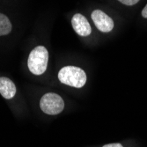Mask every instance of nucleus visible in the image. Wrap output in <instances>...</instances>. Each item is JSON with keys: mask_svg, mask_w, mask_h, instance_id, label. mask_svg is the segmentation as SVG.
Returning a JSON list of instances; mask_svg holds the SVG:
<instances>
[{"mask_svg": "<svg viewBox=\"0 0 147 147\" xmlns=\"http://www.w3.org/2000/svg\"><path fill=\"white\" fill-rule=\"evenodd\" d=\"M58 79L63 84L81 88L86 85V74L82 69L76 66H65L59 71Z\"/></svg>", "mask_w": 147, "mask_h": 147, "instance_id": "f257e3e1", "label": "nucleus"}, {"mask_svg": "<svg viewBox=\"0 0 147 147\" xmlns=\"http://www.w3.org/2000/svg\"><path fill=\"white\" fill-rule=\"evenodd\" d=\"M49 52L43 46L34 48L29 55L28 65L29 71L34 75H42L47 70Z\"/></svg>", "mask_w": 147, "mask_h": 147, "instance_id": "f03ea898", "label": "nucleus"}, {"mask_svg": "<svg viewBox=\"0 0 147 147\" xmlns=\"http://www.w3.org/2000/svg\"><path fill=\"white\" fill-rule=\"evenodd\" d=\"M40 107L45 114L54 115H58L63 110L64 102L60 95L54 92H49L42 97Z\"/></svg>", "mask_w": 147, "mask_h": 147, "instance_id": "7ed1b4c3", "label": "nucleus"}, {"mask_svg": "<svg viewBox=\"0 0 147 147\" xmlns=\"http://www.w3.org/2000/svg\"><path fill=\"white\" fill-rule=\"evenodd\" d=\"M92 19L96 28L103 33H109L114 28L113 20L100 10H95L92 12Z\"/></svg>", "mask_w": 147, "mask_h": 147, "instance_id": "20e7f679", "label": "nucleus"}, {"mask_svg": "<svg viewBox=\"0 0 147 147\" xmlns=\"http://www.w3.org/2000/svg\"><path fill=\"white\" fill-rule=\"evenodd\" d=\"M74 31L80 36H88L92 33V28L85 16L80 13L75 14L71 20Z\"/></svg>", "mask_w": 147, "mask_h": 147, "instance_id": "39448f33", "label": "nucleus"}, {"mask_svg": "<svg viewBox=\"0 0 147 147\" xmlns=\"http://www.w3.org/2000/svg\"><path fill=\"white\" fill-rule=\"evenodd\" d=\"M0 93L6 100H10L14 97L16 93V86L8 78H0Z\"/></svg>", "mask_w": 147, "mask_h": 147, "instance_id": "423d86ee", "label": "nucleus"}, {"mask_svg": "<svg viewBox=\"0 0 147 147\" xmlns=\"http://www.w3.org/2000/svg\"><path fill=\"white\" fill-rule=\"evenodd\" d=\"M11 31V24L9 20V19L0 13V36L6 35Z\"/></svg>", "mask_w": 147, "mask_h": 147, "instance_id": "0eeeda50", "label": "nucleus"}, {"mask_svg": "<svg viewBox=\"0 0 147 147\" xmlns=\"http://www.w3.org/2000/svg\"><path fill=\"white\" fill-rule=\"evenodd\" d=\"M118 1L126 5H134L139 1V0H118Z\"/></svg>", "mask_w": 147, "mask_h": 147, "instance_id": "6e6552de", "label": "nucleus"}, {"mask_svg": "<svg viewBox=\"0 0 147 147\" xmlns=\"http://www.w3.org/2000/svg\"><path fill=\"white\" fill-rule=\"evenodd\" d=\"M102 147H123L121 144H105Z\"/></svg>", "mask_w": 147, "mask_h": 147, "instance_id": "1a4fd4ad", "label": "nucleus"}, {"mask_svg": "<svg viewBox=\"0 0 147 147\" xmlns=\"http://www.w3.org/2000/svg\"><path fill=\"white\" fill-rule=\"evenodd\" d=\"M142 16L145 19H147V5L144 6V8L142 11Z\"/></svg>", "mask_w": 147, "mask_h": 147, "instance_id": "9d476101", "label": "nucleus"}]
</instances>
